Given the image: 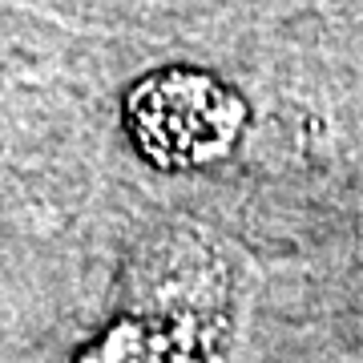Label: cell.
<instances>
[{
  "mask_svg": "<svg viewBox=\"0 0 363 363\" xmlns=\"http://www.w3.org/2000/svg\"><path fill=\"white\" fill-rule=\"evenodd\" d=\"M130 133L150 162L166 169L202 166L230 150L242 130V105L202 73H157L133 89Z\"/></svg>",
  "mask_w": 363,
  "mask_h": 363,
  "instance_id": "1",
  "label": "cell"
}]
</instances>
